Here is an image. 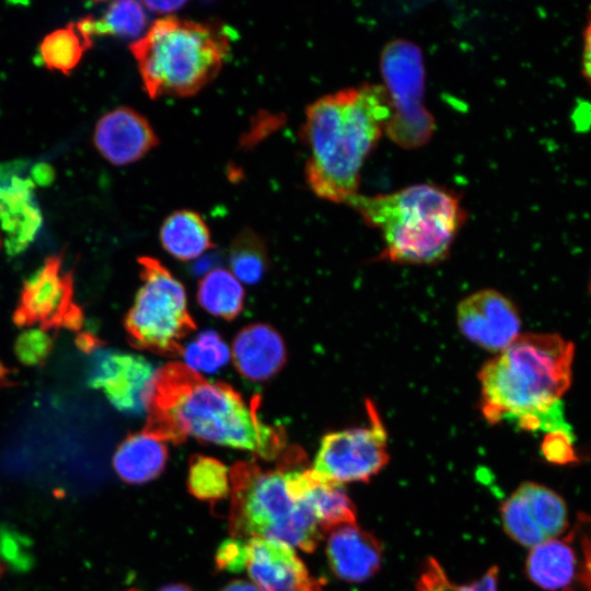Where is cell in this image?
I'll use <instances>...</instances> for the list:
<instances>
[{
	"label": "cell",
	"mask_w": 591,
	"mask_h": 591,
	"mask_svg": "<svg viewBox=\"0 0 591 591\" xmlns=\"http://www.w3.org/2000/svg\"><path fill=\"white\" fill-rule=\"evenodd\" d=\"M77 341L78 346L84 351H94L100 345L96 337L85 333L80 334Z\"/></svg>",
	"instance_id": "obj_36"
},
{
	"label": "cell",
	"mask_w": 591,
	"mask_h": 591,
	"mask_svg": "<svg viewBox=\"0 0 591 591\" xmlns=\"http://www.w3.org/2000/svg\"><path fill=\"white\" fill-rule=\"evenodd\" d=\"M500 512L507 534L517 543L531 548L563 536L569 529L564 498L537 483L521 484L501 505Z\"/></svg>",
	"instance_id": "obj_11"
},
{
	"label": "cell",
	"mask_w": 591,
	"mask_h": 591,
	"mask_svg": "<svg viewBox=\"0 0 591 591\" xmlns=\"http://www.w3.org/2000/svg\"><path fill=\"white\" fill-rule=\"evenodd\" d=\"M18 326L38 325L39 329L79 331L83 313L73 302V280L60 256H49L23 285L13 313Z\"/></svg>",
	"instance_id": "obj_10"
},
{
	"label": "cell",
	"mask_w": 591,
	"mask_h": 591,
	"mask_svg": "<svg viewBox=\"0 0 591 591\" xmlns=\"http://www.w3.org/2000/svg\"><path fill=\"white\" fill-rule=\"evenodd\" d=\"M53 349L51 338L42 329H31L18 337L15 354L25 364L42 363Z\"/></svg>",
	"instance_id": "obj_31"
},
{
	"label": "cell",
	"mask_w": 591,
	"mask_h": 591,
	"mask_svg": "<svg viewBox=\"0 0 591 591\" xmlns=\"http://www.w3.org/2000/svg\"><path fill=\"white\" fill-rule=\"evenodd\" d=\"M572 565V548L564 534L531 548L525 560V573L544 590L566 591L571 582Z\"/></svg>",
	"instance_id": "obj_21"
},
{
	"label": "cell",
	"mask_w": 591,
	"mask_h": 591,
	"mask_svg": "<svg viewBox=\"0 0 591 591\" xmlns=\"http://www.w3.org/2000/svg\"><path fill=\"white\" fill-rule=\"evenodd\" d=\"M589 288H590V292H591V279H590V286H589Z\"/></svg>",
	"instance_id": "obj_39"
},
{
	"label": "cell",
	"mask_w": 591,
	"mask_h": 591,
	"mask_svg": "<svg viewBox=\"0 0 591 591\" xmlns=\"http://www.w3.org/2000/svg\"><path fill=\"white\" fill-rule=\"evenodd\" d=\"M92 47L80 35L73 22L47 34L39 44V54L47 69L69 74Z\"/></svg>",
	"instance_id": "obj_25"
},
{
	"label": "cell",
	"mask_w": 591,
	"mask_h": 591,
	"mask_svg": "<svg viewBox=\"0 0 591 591\" xmlns=\"http://www.w3.org/2000/svg\"><path fill=\"white\" fill-rule=\"evenodd\" d=\"M575 437L571 432L552 431L545 433L541 452L545 460L556 465L578 463L579 457L573 447Z\"/></svg>",
	"instance_id": "obj_32"
},
{
	"label": "cell",
	"mask_w": 591,
	"mask_h": 591,
	"mask_svg": "<svg viewBox=\"0 0 591 591\" xmlns=\"http://www.w3.org/2000/svg\"><path fill=\"white\" fill-rule=\"evenodd\" d=\"M456 322L468 340L491 352H501L521 335L515 305L494 289L463 299L457 305Z\"/></svg>",
	"instance_id": "obj_13"
},
{
	"label": "cell",
	"mask_w": 591,
	"mask_h": 591,
	"mask_svg": "<svg viewBox=\"0 0 591 591\" xmlns=\"http://www.w3.org/2000/svg\"><path fill=\"white\" fill-rule=\"evenodd\" d=\"M221 591H260V590L247 581L234 580L228 583Z\"/></svg>",
	"instance_id": "obj_37"
},
{
	"label": "cell",
	"mask_w": 591,
	"mask_h": 591,
	"mask_svg": "<svg viewBox=\"0 0 591 591\" xmlns=\"http://www.w3.org/2000/svg\"><path fill=\"white\" fill-rule=\"evenodd\" d=\"M187 487L197 499L215 502L230 494L228 467L215 457L196 454L189 460Z\"/></svg>",
	"instance_id": "obj_26"
},
{
	"label": "cell",
	"mask_w": 591,
	"mask_h": 591,
	"mask_svg": "<svg viewBox=\"0 0 591 591\" xmlns=\"http://www.w3.org/2000/svg\"><path fill=\"white\" fill-rule=\"evenodd\" d=\"M572 553V578L566 591H591V514L579 512L565 533Z\"/></svg>",
	"instance_id": "obj_28"
},
{
	"label": "cell",
	"mask_w": 591,
	"mask_h": 591,
	"mask_svg": "<svg viewBox=\"0 0 591 591\" xmlns=\"http://www.w3.org/2000/svg\"><path fill=\"white\" fill-rule=\"evenodd\" d=\"M369 424L334 431L321 441L312 471L326 482L368 480L389 461L386 431L375 405L366 402Z\"/></svg>",
	"instance_id": "obj_9"
},
{
	"label": "cell",
	"mask_w": 591,
	"mask_h": 591,
	"mask_svg": "<svg viewBox=\"0 0 591 591\" xmlns=\"http://www.w3.org/2000/svg\"><path fill=\"white\" fill-rule=\"evenodd\" d=\"M231 356L237 371L252 381L275 375L286 362L281 336L266 324H252L239 332Z\"/></svg>",
	"instance_id": "obj_19"
},
{
	"label": "cell",
	"mask_w": 591,
	"mask_h": 591,
	"mask_svg": "<svg viewBox=\"0 0 591 591\" xmlns=\"http://www.w3.org/2000/svg\"><path fill=\"white\" fill-rule=\"evenodd\" d=\"M367 224L380 230L385 255L394 262L430 264L449 252L463 223L457 195L432 184L390 194H356L347 202Z\"/></svg>",
	"instance_id": "obj_4"
},
{
	"label": "cell",
	"mask_w": 591,
	"mask_h": 591,
	"mask_svg": "<svg viewBox=\"0 0 591 591\" xmlns=\"http://www.w3.org/2000/svg\"><path fill=\"white\" fill-rule=\"evenodd\" d=\"M167 461L163 441L146 433L129 434L117 448L113 464L117 475L129 484H143L157 478Z\"/></svg>",
	"instance_id": "obj_20"
},
{
	"label": "cell",
	"mask_w": 591,
	"mask_h": 591,
	"mask_svg": "<svg viewBox=\"0 0 591 591\" xmlns=\"http://www.w3.org/2000/svg\"><path fill=\"white\" fill-rule=\"evenodd\" d=\"M33 188L31 179L21 177H11L10 182L0 185V228L5 234L8 254L23 252L42 225Z\"/></svg>",
	"instance_id": "obj_18"
},
{
	"label": "cell",
	"mask_w": 591,
	"mask_h": 591,
	"mask_svg": "<svg viewBox=\"0 0 591 591\" xmlns=\"http://www.w3.org/2000/svg\"><path fill=\"white\" fill-rule=\"evenodd\" d=\"M215 560L219 570L242 571L247 563V540L233 537L225 540L218 547Z\"/></svg>",
	"instance_id": "obj_33"
},
{
	"label": "cell",
	"mask_w": 591,
	"mask_h": 591,
	"mask_svg": "<svg viewBox=\"0 0 591 591\" xmlns=\"http://www.w3.org/2000/svg\"><path fill=\"white\" fill-rule=\"evenodd\" d=\"M246 570L260 591H323L293 548L281 542L248 538Z\"/></svg>",
	"instance_id": "obj_14"
},
{
	"label": "cell",
	"mask_w": 591,
	"mask_h": 591,
	"mask_svg": "<svg viewBox=\"0 0 591 591\" xmlns=\"http://www.w3.org/2000/svg\"><path fill=\"white\" fill-rule=\"evenodd\" d=\"M129 591H137V590H129Z\"/></svg>",
	"instance_id": "obj_40"
},
{
	"label": "cell",
	"mask_w": 591,
	"mask_h": 591,
	"mask_svg": "<svg viewBox=\"0 0 591 591\" xmlns=\"http://www.w3.org/2000/svg\"><path fill=\"white\" fill-rule=\"evenodd\" d=\"M575 347L558 334L520 335L478 374L484 417L526 431H566L563 395L571 383Z\"/></svg>",
	"instance_id": "obj_2"
},
{
	"label": "cell",
	"mask_w": 591,
	"mask_h": 591,
	"mask_svg": "<svg viewBox=\"0 0 591 591\" xmlns=\"http://www.w3.org/2000/svg\"><path fill=\"white\" fill-rule=\"evenodd\" d=\"M159 591H193L184 584H170L161 588Z\"/></svg>",
	"instance_id": "obj_38"
},
{
	"label": "cell",
	"mask_w": 591,
	"mask_h": 591,
	"mask_svg": "<svg viewBox=\"0 0 591 591\" xmlns=\"http://www.w3.org/2000/svg\"><path fill=\"white\" fill-rule=\"evenodd\" d=\"M155 372L141 356L97 348L89 366L88 384L102 390L119 412L139 415L146 412Z\"/></svg>",
	"instance_id": "obj_12"
},
{
	"label": "cell",
	"mask_w": 591,
	"mask_h": 591,
	"mask_svg": "<svg viewBox=\"0 0 591 591\" xmlns=\"http://www.w3.org/2000/svg\"><path fill=\"white\" fill-rule=\"evenodd\" d=\"M229 533L233 538H265L313 552L322 530L311 510L289 494L285 466L262 470L237 462L230 472Z\"/></svg>",
	"instance_id": "obj_6"
},
{
	"label": "cell",
	"mask_w": 591,
	"mask_h": 591,
	"mask_svg": "<svg viewBox=\"0 0 591 591\" xmlns=\"http://www.w3.org/2000/svg\"><path fill=\"white\" fill-rule=\"evenodd\" d=\"M229 260L233 276L248 285L258 282L268 265L263 241L250 230H244L235 237Z\"/></svg>",
	"instance_id": "obj_27"
},
{
	"label": "cell",
	"mask_w": 591,
	"mask_h": 591,
	"mask_svg": "<svg viewBox=\"0 0 591 591\" xmlns=\"http://www.w3.org/2000/svg\"><path fill=\"white\" fill-rule=\"evenodd\" d=\"M93 140L100 153L115 165L138 161L159 142L148 119L126 106L117 107L99 119Z\"/></svg>",
	"instance_id": "obj_15"
},
{
	"label": "cell",
	"mask_w": 591,
	"mask_h": 591,
	"mask_svg": "<svg viewBox=\"0 0 591 591\" xmlns=\"http://www.w3.org/2000/svg\"><path fill=\"white\" fill-rule=\"evenodd\" d=\"M74 25L83 39L93 44L94 36L141 37L147 26V15L142 3L121 0L109 3L100 19L86 15Z\"/></svg>",
	"instance_id": "obj_23"
},
{
	"label": "cell",
	"mask_w": 591,
	"mask_h": 591,
	"mask_svg": "<svg viewBox=\"0 0 591 591\" xmlns=\"http://www.w3.org/2000/svg\"><path fill=\"white\" fill-rule=\"evenodd\" d=\"M258 404L257 397L247 404L230 385L210 382L186 364L170 362L153 378L143 432L173 443L193 436L278 461L290 447L282 429L258 418Z\"/></svg>",
	"instance_id": "obj_1"
},
{
	"label": "cell",
	"mask_w": 591,
	"mask_h": 591,
	"mask_svg": "<svg viewBox=\"0 0 591 591\" xmlns=\"http://www.w3.org/2000/svg\"><path fill=\"white\" fill-rule=\"evenodd\" d=\"M381 71L392 107L385 127L389 137L405 149L422 146L431 137L434 121L424 105L425 68L419 47L405 39L389 43L381 55Z\"/></svg>",
	"instance_id": "obj_8"
},
{
	"label": "cell",
	"mask_w": 591,
	"mask_h": 591,
	"mask_svg": "<svg viewBox=\"0 0 591 591\" xmlns=\"http://www.w3.org/2000/svg\"><path fill=\"white\" fill-rule=\"evenodd\" d=\"M197 300L202 309L224 320L236 317L243 309L244 290L225 269H213L199 282Z\"/></svg>",
	"instance_id": "obj_24"
},
{
	"label": "cell",
	"mask_w": 591,
	"mask_h": 591,
	"mask_svg": "<svg viewBox=\"0 0 591 591\" xmlns=\"http://www.w3.org/2000/svg\"><path fill=\"white\" fill-rule=\"evenodd\" d=\"M160 240L165 251L179 260L197 258L212 246L207 224L192 210L171 213L161 225Z\"/></svg>",
	"instance_id": "obj_22"
},
{
	"label": "cell",
	"mask_w": 591,
	"mask_h": 591,
	"mask_svg": "<svg viewBox=\"0 0 591 591\" xmlns=\"http://www.w3.org/2000/svg\"><path fill=\"white\" fill-rule=\"evenodd\" d=\"M230 49L227 32L174 16L154 21L130 50L151 99L190 96L210 83Z\"/></svg>",
	"instance_id": "obj_5"
},
{
	"label": "cell",
	"mask_w": 591,
	"mask_h": 591,
	"mask_svg": "<svg viewBox=\"0 0 591 591\" xmlns=\"http://www.w3.org/2000/svg\"><path fill=\"white\" fill-rule=\"evenodd\" d=\"M183 355L193 371L215 373L228 363L231 352L218 333L207 329L183 348Z\"/></svg>",
	"instance_id": "obj_29"
},
{
	"label": "cell",
	"mask_w": 591,
	"mask_h": 591,
	"mask_svg": "<svg viewBox=\"0 0 591 591\" xmlns=\"http://www.w3.org/2000/svg\"><path fill=\"white\" fill-rule=\"evenodd\" d=\"M581 71L586 81L591 85V14L583 33Z\"/></svg>",
	"instance_id": "obj_34"
},
{
	"label": "cell",
	"mask_w": 591,
	"mask_h": 591,
	"mask_svg": "<svg viewBox=\"0 0 591 591\" xmlns=\"http://www.w3.org/2000/svg\"><path fill=\"white\" fill-rule=\"evenodd\" d=\"M148 10L157 13H171L183 8L185 1H146L142 3Z\"/></svg>",
	"instance_id": "obj_35"
},
{
	"label": "cell",
	"mask_w": 591,
	"mask_h": 591,
	"mask_svg": "<svg viewBox=\"0 0 591 591\" xmlns=\"http://www.w3.org/2000/svg\"><path fill=\"white\" fill-rule=\"evenodd\" d=\"M326 555L337 577L346 581L360 582L378 571L382 549L373 535L351 523L331 530Z\"/></svg>",
	"instance_id": "obj_17"
},
{
	"label": "cell",
	"mask_w": 591,
	"mask_h": 591,
	"mask_svg": "<svg viewBox=\"0 0 591 591\" xmlns=\"http://www.w3.org/2000/svg\"><path fill=\"white\" fill-rule=\"evenodd\" d=\"M142 285L125 317L132 346L164 356L183 352L181 341L196 326L187 310L183 285L157 259L141 257Z\"/></svg>",
	"instance_id": "obj_7"
},
{
	"label": "cell",
	"mask_w": 591,
	"mask_h": 591,
	"mask_svg": "<svg viewBox=\"0 0 591 591\" xmlns=\"http://www.w3.org/2000/svg\"><path fill=\"white\" fill-rule=\"evenodd\" d=\"M291 497L302 501L313 513L322 531L356 522V509L341 485L317 477L302 466H285Z\"/></svg>",
	"instance_id": "obj_16"
},
{
	"label": "cell",
	"mask_w": 591,
	"mask_h": 591,
	"mask_svg": "<svg viewBox=\"0 0 591 591\" xmlns=\"http://www.w3.org/2000/svg\"><path fill=\"white\" fill-rule=\"evenodd\" d=\"M498 569L491 567L476 582L457 586L449 580L439 563L430 558L420 575L417 591H498Z\"/></svg>",
	"instance_id": "obj_30"
},
{
	"label": "cell",
	"mask_w": 591,
	"mask_h": 591,
	"mask_svg": "<svg viewBox=\"0 0 591 591\" xmlns=\"http://www.w3.org/2000/svg\"><path fill=\"white\" fill-rule=\"evenodd\" d=\"M391 114L385 88L373 83L327 94L308 106L302 134L310 151L306 182L315 195L346 204L358 194L362 164Z\"/></svg>",
	"instance_id": "obj_3"
}]
</instances>
